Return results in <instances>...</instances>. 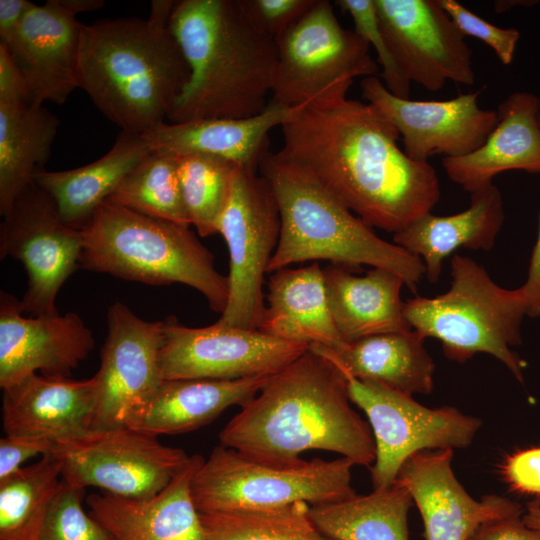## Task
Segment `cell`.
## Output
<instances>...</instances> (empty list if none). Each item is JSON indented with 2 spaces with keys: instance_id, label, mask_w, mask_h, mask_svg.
<instances>
[{
  "instance_id": "cell-1",
  "label": "cell",
  "mask_w": 540,
  "mask_h": 540,
  "mask_svg": "<svg viewBox=\"0 0 540 540\" xmlns=\"http://www.w3.org/2000/svg\"><path fill=\"white\" fill-rule=\"evenodd\" d=\"M281 128L274 156L309 174L372 228L395 234L440 199L434 167L411 159L396 127L368 102H309Z\"/></svg>"
},
{
  "instance_id": "cell-2",
  "label": "cell",
  "mask_w": 540,
  "mask_h": 540,
  "mask_svg": "<svg viewBox=\"0 0 540 540\" xmlns=\"http://www.w3.org/2000/svg\"><path fill=\"white\" fill-rule=\"evenodd\" d=\"M347 383L326 358L308 350L271 376L220 431V444L271 460L325 450L355 465L374 463L370 425L351 407Z\"/></svg>"
},
{
  "instance_id": "cell-3",
  "label": "cell",
  "mask_w": 540,
  "mask_h": 540,
  "mask_svg": "<svg viewBox=\"0 0 540 540\" xmlns=\"http://www.w3.org/2000/svg\"><path fill=\"white\" fill-rule=\"evenodd\" d=\"M175 2L152 1L147 18L82 25L79 88L122 131L143 135L165 122L189 80L169 27Z\"/></svg>"
},
{
  "instance_id": "cell-4",
  "label": "cell",
  "mask_w": 540,
  "mask_h": 540,
  "mask_svg": "<svg viewBox=\"0 0 540 540\" xmlns=\"http://www.w3.org/2000/svg\"><path fill=\"white\" fill-rule=\"evenodd\" d=\"M169 27L190 69L170 123L249 118L266 109L277 44L248 20L239 0L176 1Z\"/></svg>"
},
{
  "instance_id": "cell-5",
  "label": "cell",
  "mask_w": 540,
  "mask_h": 540,
  "mask_svg": "<svg viewBox=\"0 0 540 540\" xmlns=\"http://www.w3.org/2000/svg\"><path fill=\"white\" fill-rule=\"evenodd\" d=\"M271 184L281 219L268 273L304 261L368 265L398 274L412 291L425 275L422 260L380 238L373 228L304 171L267 152L259 165Z\"/></svg>"
},
{
  "instance_id": "cell-6",
  "label": "cell",
  "mask_w": 540,
  "mask_h": 540,
  "mask_svg": "<svg viewBox=\"0 0 540 540\" xmlns=\"http://www.w3.org/2000/svg\"><path fill=\"white\" fill-rule=\"evenodd\" d=\"M188 225L150 217L104 201L81 229L80 267L114 277L161 286L181 283L199 291L222 313L227 276Z\"/></svg>"
},
{
  "instance_id": "cell-7",
  "label": "cell",
  "mask_w": 540,
  "mask_h": 540,
  "mask_svg": "<svg viewBox=\"0 0 540 540\" xmlns=\"http://www.w3.org/2000/svg\"><path fill=\"white\" fill-rule=\"evenodd\" d=\"M451 277L446 292L405 302L404 315L412 330L425 339H438L452 361L464 363L477 353H486L523 382L525 362L511 349L521 344L527 315L523 285L503 288L482 265L458 254L451 260Z\"/></svg>"
},
{
  "instance_id": "cell-8",
  "label": "cell",
  "mask_w": 540,
  "mask_h": 540,
  "mask_svg": "<svg viewBox=\"0 0 540 540\" xmlns=\"http://www.w3.org/2000/svg\"><path fill=\"white\" fill-rule=\"evenodd\" d=\"M348 458L271 460L216 446L196 471L192 497L200 513L319 505L356 494Z\"/></svg>"
},
{
  "instance_id": "cell-9",
  "label": "cell",
  "mask_w": 540,
  "mask_h": 540,
  "mask_svg": "<svg viewBox=\"0 0 540 540\" xmlns=\"http://www.w3.org/2000/svg\"><path fill=\"white\" fill-rule=\"evenodd\" d=\"M276 44L270 105L296 107L346 97L356 77L378 76L370 45L340 25L328 0H314Z\"/></svg>"
},
{
  "instance_id": "cell-10",
  "label": "cell",
  "mask_w": 540,
  "mask_h": 540,
  "mask_svg": "<svg viewBox=\"0 0 540 540\" xmlns=\"http://www.w3.org/2000/svg\"><path fill=\"white\" fill-rule=\"evenodd\" d=\"M279 206L270 182L235 166L218 223L229 252L228 300L218 323L258 330L266 303L264 276L278 245Z\"/></svg>"
},
{
  "instance_id": "cell-11",
  "label": "cell",
  "mask_w": 540,
  "mask_h": 540,
  "mask_svg": "<svg viewBox=\"0 0 540 540\" xmlns=\"http://www.w3.org/2000/svg\"><path fill=\"white\" fill-rule=\"evenodd\" d=\"M50 453L60 462L66 483L128 499L158 494L191 457L128 426L90 429L55 442Z\"/></svg>"
},
{
  "instance_id": "cell-12",
  "label": "cell",
  "mask_w": 540,
  "mask_h": 540,
  "mask_svg": "<svg viewBox=\"0 0 540 540\" xmlns=\"http://www.w3.org/2000/svg\"><path fill=\"white\" fill-rule=\"evenodd\" d=\"M342 375L351 402L366 414L374 437L373 490L393 485L403 463L417 452L468 447L482 426L479 418L455 407L429 408L378 382Z\"/></svg>"
},
{
  "instance_id": "cell-13",
  "label": "cell",
  "mask_w": 540,
  "mask_h": 540,
  "mask_svg": "<svg viewBox=\"0 0 540 540\" xmlns=\"http://www.w3.org/2000/svg\"><path fill=\"white\" fill-rule=\"evenodd\" d=\"M3 218L0 257L18 260L26 270L24 312L33 317L58 314L57 294L80 266L81 230L62 221L52 198L34 181Z\"/></svg>"
},
{
  "instance_id": "cell-14",
  "label": "cell",
  "mask_w": 540,
  "mask_h": 540,
  "mask_svg": "<svg viewBox=\"0 0 540 540\" xmlns=\"http://www.w3.org/2000/svg\"><path fill=\"white\" fill-rule=\"evenodd\" d=\"M163 331L160 364L164 380H235L274 375L309 348L260 330L218 322L192 328L169 317L163 321Z\"/></svg>"
},
{
  "instance_id": "cell-15",
  "label": "cell",
  "mask_w": 540,
  "mask_h": 540,
  "mask_svg": "<svg viewBox=\"0 0 540 540\" xmlns=\"http://www.w3.org/2000/svg\"><path fill=\"white\" fill-rule=\"evenodd\" d=\"M388 46L410 82L435 92L475 83L472 51L438 0H374Z\"/></svg>"
},
{
  "instance_id": "cell-16",
  "label": "cell",
  "mask_w": 540,
  "mask_h": 540,
  "mask_svg": "<svg viewBox=\"0 0 540 540\" xmlns=\"http://www.w3.org/2000/svg\"><path fill=\"white\" fill-rule=\"evenodd\" d=\"M163 342V321H145L121 302L108 308L107 336L94 375L98 400L91 429L125 426L152 398L164 380Z\"/></svg>"
},
{
  "instance_id": "cell-17",
  "label": "cell",
  "mask_w": 540,
  "mask_h": 540,
  "mask_svg": "<svg viewBox=\"0 0 540 540\" xmlns=\"http://www.w3.org/2000/svg\"><path fill=\"white\" fill-rule=\"evenodd\" d=\"M363 98L398 130L405 153L427 162L435 154L465 156L478 149L498 122L495 110L478 104L482 89L448 100L421 101L393 95L378 76L361 81Z\"/></svg>"
},
{
  "instance_id": "cell-18",
  "label": "cell",
  "mask_w": 540,
  "mask_h": 540,
  "mask_svg": "<svg viewBox=\"0 0 540 540\" xmlns=\"http://www.w3.org/2000/svg\"><path fill=\"white\" fill-rule=\"evenodd\" d=\"M104 5L103 0H47L30 5L17 36L4 46L22 72L33 104H63L79 88L83 23L77 15Z\"/></svg>"
},
{
  "instance_id": "cell-19",
  "label": "cell",
  "mask_w": 540,
  "mask_h": 540,
  "mask_svg": "<svg viewBox=\"0 0 540 540\" xmlns=\"http://www.w3.org/2000/svg\"><path fill=\"white\" fill-rule=\"evenodd\" d=\"M21 301L0 294V386L5 389L39 371L69 377L95 347L91 330L74 312L24 317Z\"/></svg>"
},
{
  "instance_id": "cell-20",
  "label": "cell",
  "mask_w": 540,
  "mask_h": 540,
  "mask_svg": "<svg viewBox=\"0 0 540 540\" xmlns=\"http://www.w3.org/2000/svg\"><path fill=\"white\" fill-rule=\"evenodd\" d=\"M453 450H423L401 466L394 483L403 486L417 506L425 540H467L482 523L523 515L517 502L500 496L474 499L452 469Z\"/></svg>"
},
{
  "instance_id": "cell-21",
  "label": "cell",
  "mask_w": 540,
  "mask_h": 540,
  "mask_svg": "<svg viewBox=\"0 0 540 540\" xmlns=\"http://www.w3.org/2000/svg\"><path fill=\"white\" fill-rule=\"evenodd\" d=\"M3 390L5 434L40 437L55 443L92 428L98 384L86 380L32 374Z\"/></svg>"
},
{
  "instance_id": "cell-22",
  "label": "cell",
  "mask_w": 540,
  "mask_h": 540,
  "mask_svg": "<svg viewBox=\"0 0 540 540\" xmlns=\"http://www.w3.org/2000/svg\"><path fill=\"white\" fill-rule=\"evenodd\" d=\"M203 461L201 455H191L180 473L150 498L91 494L86 498L88 512L114 540H206L191 491Z\"/></svg>"
},
{
  "instance_id": "cell-23",
  "label": "cell",
  "mask_w": 540,
  "mask_h": 540,
  "mask_svg": "<svg viewBox=\"0 0 540 540\" xmlns=\"http://www.w3.org/2000/svg\"><path fill=\"white\" fill-rule=\"evenodd\" d=\"M498 122L485 142L461 157H443L446 176L470 194L509 170L540 173V98L511 93L496 110Z\"/></svg>"
},
{
  "instance_id": "cell-24",
  "label": "cell",
  "mask_w": 540,
  "mask_h": 540,
  "mask_svg": "<svg viewBox=\"0 0 540 540\" xmlns=\"http://www.w3.org/2000/svg\"><path fill=\"white\" fill-rule=\"evenodd\" d=\"M271 376L163 380L152 398L129 417L125 426L155 437L197 430L227 408L247 405Z\"/></svg>"
},
{
  "instance_id": "cell-25",
  "label": "cell",
  "mask_w": 540,
  "mask_h": 540,
  "mask_svg": "<svg viewBox=\"0 0 540 540\" xmlns=\"http://www.w3.org/2000/svg\"><path fill=\"white\" fill-rule=\"evenodd\" d=\"M296 107L270 105L260 114L240 119H206L160 123L143 134L152 149L176 156L206 154L256 171L269 151V131L288 121Z\"/></svg>"
},
{
  "instance_id": "cell-26",
  "label": "cell",
  "mask_w": 540,
  "mask_h": 540,
  "mask_svg": "<svg viewBox=\"0 0 540 540\" xmlns=\"http://www.w3.org/2000/svg\"><path fill=\"white\" fill-rule=\"evenodd\" d=\"M353 269L335 263L323 268L329 310L344 341L412 330L401 299L404 280L384 268H372L364 275Z\"/></svg>"
},
{
  "instance_id": "cell-27",
  "label": "cell",
  "mask_w": 540,
  "mask_h": 540,
  "mask_svg": "<svg viewBox=\"0 0 540 540\" xmlns=\"http://www.w3.org/2000/svg\"><path fill=\"white\" fill-rule=\"evenodd\" d=\"M505 219L503 197L491 184L470 194L467 209L448 216L427 213L393 235V243L419 257L436 283L446 257L460 247L490 250Z\"/></svg>"
},
{
  "instance_id": "cell-28",
  "label": "cell",
  "mask_w": 540,
  "mask_h": 540,
  "mask_svg": "<svg viewBox=\"0 0 540 540\" xmlns=\"http://www.w3.org/2000/svg\"><path fill=\"white\" fill-rule=\"evenodd\" d=\"M424 342L423 336L409 330L367 336L334 350L320 345H310L309 349L342 374L413 396L430 394L434 388L435 363Z\"/></svg>"
},
{
  "instance_id": "cell-29",
  "label": "cell",
  "mask_w": 540,
  "mask_h": 540,
  "mask_svg": "<svg viewBox=\"0 0 540 540\" xmlns=\"http://www.w3.org/2000/svg\"><path fill=\"white\" fill-rule=\"evenodd\" d=\"M258 330L308 346L338 349L346 342L332 319L319 262L273 272Z\"/></svg>"
},
{
  "instance_id": "cell-30",
  "label": "cell",
  "mask_w": 540,
  "mask_h": 540,
  "mask_svg": "<svg viewBox=\"0 0 540 540\" xmlns=\"http://www.w3.org/2000/svg\"><path fill=\"white\" fill-rule=\"evenodd\" d=\"M151 150L143 135L121 131L111 149L99 159L69 170L40 169L33 181L52 198L62 221L81 230Z\"/></svg>"
},
{
  "instance_id": "cell-31",
  "label": "cell",
  "mask_w": 540,
  "mask_h": 540,
  "mask_svg": "<svg viewBox=\"0 0 540 540\" xmlns=\"http://www.w3.org/2000/svg\"><path fill=\"white\" fill-rule=\"evenodd\" d=\"M59 125V119L42 105L0 102L1 216L43 169Z\"/></svg>"
},
{
  "instance_id": "cell-32",
  "label": "cell",
  "mask_w": 540,
  "mask_h": 540,
  "mask_svg": "<svg viewBox=\"0 0 540 540\" xmlns=\"http://www.w3.org/2000/svg\"><path fill=\"white\" fill-rule=\"evenodd\" d=\"M409 492L394 483L366 495L310 505L315 525L334 540H409Z\"/></svg>"
},
{
  "instance_id": "cell-33",
  "label": "cell",
  "mask_w": 540,
  "mask_h": 540,
  "mask_svg": "<svg viewBox=\"0 0 540 540\" xmlns=\"http://www.w3.org/2000/svg\"><path fill=\"white\" fill-rule=\"evenodd\" d=\"M62 483L61 464L51 453L0 481V540H37Z\"/></svg>"
},
{
  "instance_id": "cell-34",
  "label": "cell",
  "mask_w": 540,
  "mask_h": 540,
  "mask_svg": "<svg viewBox=\"0 0 540 540\" xmlns=\"http://www.w3.org/2000/svg\"><path fill=\"white\" fill-rule=\"evenodd\" d=\"M141 214L190 226L183 201L178 157L152 149L107 199Z\"/></svg>"
},
{
  "instance_id": "cell-35",
  "label": "cell",
  "mask_w": 540,
  "mask_h": 540,
  "mask_svg": "<svg viewBox=\"0 0 540 540\" xmlns=\"http://www.w3.org/2000/svg\"><path fill=\"white\" fill-rule=\"evenodd\" d=\"M310 505L200 513L206 540H334L309 514Z\"/></svg>"
},
{
  "instance_id": "cell-36",
  "label": "cell",
  "mask_w": 540,
  "mask_h": 540,
  "mask_svg": "<svg viewBox=\"0 0 540 540\" xmlns=\"http://www.w3.org/2000/svg\"><path fill=\"white\" fill-rule=\"evenodd\" d=\"M177 157L182 196L190 224L202 237L217 234L235 165L206 154Z\"/></svg>"
},
{
  "instance_id": "cell-37",
  "label": "cell",
  "mask_w": 540,
  "mask_h": 540,
  "mask_svg": "<svg viewBox=\"0 0 540 540\" xmlns=\"http://www.w3.org/2000/svg\"><path fill=\"white\" fill-rule=\"evenodd\" d=\"M85 489L63 480L55 495L37 540H114L110 533L85 511Z\"/></svg>"
},
{
  "instance_id": "cell-38",
  "label": "cell",
  "mask_w": 540,
  "mask_h": 540,
  "mask_svg": "<svg viewBox=\"0 0 540 540\" xmlns=\"http://www.w3.org/2000/svg\"><path fill=\"white\" fill-rule=\"evenodd\" d=\"M335 4L349 13L354 22V31L377 53L381 66L378 77L395 96L409 99L410 81L397 64L380 27L374 0H337Z\"/></svg>"
},
{
  "instance_id": "cell-39",
  "label": "cell",
  "mask_w": 540,
  "mask_h": 540,
  "mask_svg": "<svg viewBox=\"0 0 540 540\" xmlns=\"http://www.w3.org/2000/svg\"><path fill=\"white\" fill-rule=\"evenodd\" d=\"M464 36L477 38L488 45L504 65L512 63L520 32L502 28L476 15L457 0H438Z\"/></svg>"
},
{
  "instance_id": "cell-40",
  "label": "cell",
  "mask_w": 540,
  "mask_h": 540,
  "mask_svg": "<svg viewBox=\"0 0 540 540\" xmlns=\"http://www.w3.org/2000/svg\"><path fill=\"white\" fill-rule=\"evenodd\" d=\"M313 3L314 0H239L248 20L275 41L298 21Z\"/></svg>"
},
{
  "instance_id": "cell-41",
  "label": "cell",
  "mask_w": 540,
  "mask_h": 540,
  "mask_svg": "<svg viewBox=\"0 0 540 540\" xmlns=\"http://www.w3.org/2000/svg\"><path fill=\"white\" fill-rule=\"evenodd\" d=\"M502 474L512 490L540 495V447L509 455L502 465Z\"/></svg>"
},
{
  "instance_id": "cell-42",
  "label": "cell",
  "mask_w": 540,
  "mask_h": 540,
  "mask_svg": "<svg viewBox=\"0 0 540 540\" xmlns=\"http://www.w3.org/2000/svg\"><path fill=\"white\" fill-rule=\"evenodd\" d=\"M53 444L40 437L5 434L0 439V481L15 474L28 459L50 453Z\"/></svg>"
},
{
  "instance_id": "cell-43",
  "label": "cell",
  "mask_w": 540,
  "mask_h": 540,
  "mask_svg": "<svg viewBox=\"0 0 540 540\" xmlns=\"http://www.w3.org/2000/svg\"><path fill=\"white\" fill-rule=\"evenodd\" d=\"M522 516H509L484 522L467 540H540V530L527 526Z\"/></svg>"
},
{
  "instance_id": "cell-44",
  "label": "cell",
  "mask_w": 540,
  "mask_h": 540,
  "mask_svg": "<svg viewBox=\"0 0 540 540\" xmlns=\"http://www.w3.org/2000/svg\"><path fill=\"white\" fill-rule=\"evenodd\" d=\"M0 102L32 103V95L22 72L2 44H0Z\"/></svg>"
},
{
  "instance_id": "cell-45",
  "label": "cell",
  "mask_w": 540,
  "mask_h": 540,
  "mask_svg": "<svg viewBox=\"0 0 540 540\" xmlns=\"http://www.w3.org/2000/svg\"><path fill=\"white\" fill-rule=\"evenodd\" d=\"M31 4L27 0H0V44L7 46L15 39Z\"/></svg>"
},
{
  "instance_id": "cell-46",
  "label": "cell",
  "mask_w": 540,
  "mask_h": 540,
  "mask_svg": "<svg viewBox=\"0 0 540 540\" xmlns=\"http://www.w3.org/2000/svg\"><path fill=\"white\" fill-rule=\"evenodd\" d=\"M527 316L540 317V219L537 241L532 251L526 282Z\"/></svg>"
},
{
  "instance_id": "cell-47",
  "label": "cell",
  "mask_w": 540,
  "mask_h": 540,
  "mask_svg": "<svg viewBox=\"0 0 540 540\" xmlns=\"http://www.w3.org/2000/svg\"><path fill=\"white\" fill-rule=\"evenodd\" d=\"M522 518L527 526L540 530V501L529 502Z\"/></svg>"
},
{
  "instance_id": "cell-48",
  "label": "cell",
  "mask_w": 540,
  "mask_h": 540,
  "mask_svg": "<svg viewBox=\"0 0 540 540\" xmlns=\"http://www.w3.org/2000/svg\"><path fill=\"white\" fill-rule=\"evenodd\" d=\"M528 1H496L494 8L498 13L509 10L514 5H520L521 3H527Z\"/></svg>"
}]
</instances>
